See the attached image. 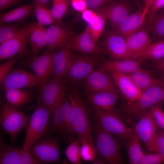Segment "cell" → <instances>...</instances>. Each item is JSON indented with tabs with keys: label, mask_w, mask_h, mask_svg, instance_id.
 Instances as JSON below:
<instances>
[{
	"label": "cell",
	"mask_w": 164,
	"mask_h": 164,
	"mask_svg": "<svg viewBox=\"0 0 164 164\" xmlns=\"http://www.w3.org/2000/svg\"><path fill=\"white\" fill-rule=\"evenodd\" d=\"M164 101L163 84L153 86L143 92L137 100L121 106L118 111L126 123L134 125L146 111L155 105Z\"/></svg>",
	"instance_id": "6da1fadb"
},
{
	"label": "cell",
	"mask_w": 164,
	"mask_h": 164,
	"mask_svg": "<svg viewBox=\"0 0 164 164\" xmlns=\"http://www.w3.org/2000/svg\"><path fill=\"white\" fill-rule=\"evenodd\" d=\"M71 104V118L74 131L81 142L93 143L92 128L88 111L80 95L76 91L67 94Z\"/></svg>",
	"instance_id": "7a4b0ae2"
},
{
	"label": "cell",
	"mask_w": 164,
	"mask_h": 164,
	"mask_svg": "<svg viewBox=\"0 0 164 164\" xmlns=\"http://www.w3.org/2000/svg\"><path fill=\"white\" fill-rule=\"evenodd\" d=\"M93 129L95 147L100 156L109 164L124 163L119 144L113 134L104 129L97 122Z\"/></svg>",
	"instance_id": "3957f363"
},
{
	"label": "cell",
	"mask_w": 164,
	"mask_h": 164,
	"mask_svg": "<svg viewBox=\"0 0 164 164\" xmlns=\"http://www.w3.org/2000/svg\"><path fill=\"white\" fill-rule=\"evenodd\" d=\"M92 113L97 123L105 130L116 135L122 142L126 143L132 135L133 130L116 112H108L94 107Z\"/></svg>",
	"instance_id": "277c9868"
},
{
	"label": "cell",
	"mask_w": 164,
	"mask_h": 164,
	"mask_svg": "<svg viewBox=\"0 0 164 164\" xmlns=\"http://www.w3.org/2000/svg\"><path fill=\"white\" fill-rule=\"evenodd\" d=\"M51 114L49 109L38 104L26 127L23 148L29 150L46 133Z\"/></svg>",
	"instance_id": "5b68a950"
},
{
	"label": "cell",
	"mask_w": 164,
	"mask_h": 164,
	"mask_svg": "<svg viewBox=\"0 0 164 164\" xmlns=\"http://www.w3.org/2000/svg\"><path fill=\"white\" fill-rule=\"evenodd\" d=\"M30 118L6 102H2L0 125L4 131L9 135L13 142H15L18 134L26 126Z\"/></svg>",
	"instance_id": "8992f818"
},
{
	"label": "cell",
	"mask_w": 164,
	"mask_h": 164,
	"mask_svg": "<svg viewBox=\"0 0 164 164\" xmlns=\"http://www.w3.org/2000/svg\"><path fill=\"white\" fill-rule=\"evenodd\" d=\"M32 23L25 24L12 37L0 44V61L17 55L29 54L27 43Z\"/></svg>",
	"instance_id": "52a82bcc"
},
{
	"label": "cell",
	"mask_w": 164,
	"mask_h": 164,
	"mask_svg": "<svg viewBox=\"0 0 164 164\" xmlns=\"http://www.w3.org/2000/svg\"><path fill=\"white\" fill-rule=\"evenodd\" d=\"M59 142L57 137H46L36 142L29 151L38 163L59 162Z\"/></svg>",
	"instance_id": "ba28073f"
},
{
	"label": "cell",
	"mask_w": 164,
	"mask_h": 164,
	"mask_svg": "<svg viewBox=\"0 0 164 164\" xmlns=\"http://www.w3.org/2000/svg\"><path fill=\"white\" fill-rule=\"evenodd\" d=\"M61 79L48 78L39 91L38 104L49 109L51 114L64 96L65 86Z\"/></svg>",
	"instance_id": "9c48e42d"
},
{
	"label": "cell",
	"mask_w": 164,
	"mask_h": 164,
	"mask_svg": "<svg viewBox=\"0 0 164 164\" xmlns=\"http://www.w3.org/2000/svg\"><path fill=\"white\" fill-rule=\"evenodd\" d=\"M98 63V59L95 56H72L66 77L73 82L85 80Z\"/></svg>",
	"instance_id": "30bf717a"
},
{
	"label": "cell",
	"mask_w": 164,
	"mask_h": 164,
	"mask_svg": "<svg viewBox=\"0 0 164 164\" xmlns=\"http://www.w3.org/2000/svg\"><path fill=\"white\" fill-rule=\"evenodd\" d=\"M55 51L46 50L39 56L30 58L27 62L29 67L39 81L38 88L39 91L44 83L52 74L53 59Z\"/></svg>",
	"instance_id": "8fae6325"
},
{
	"label": "cell",
	"mask_w": 164,
	"mask_h": 164,
	"mask_svg": "<svg viewBox=\"0 0 164 164\" xmlns=\"http://www.w3.org/2000/svg\"><path fill=\"white\" fill-rule=\"evenodd\" d=\"M103 44L107 52L114 59L138 58L131 51L125 39L114 31H108L106 32Z\"/></svg>",
	"instance_id": "7c38bea8"
},
{
	"label": "cell",
	"mask_w": 164,
	"mask_h": 164,
	"mask_svg": "<svg viewBox=\"0 0 164 164\" xmlns=\"http://www.w3.org/2000/svg\"><path fill=\"white\" fill-rule=\"evenodd\" d=\"M108 72L101 68L94 70L85 79L84 87L87 92H118L114 80Z\"/></svg>",
	"instance_id": "4fadbf2b"
},
{
	"label": "cell",
	"mask_w": 164,
	"mask_h": 164,
	"mask_svg": "<svg viewBox=\"0 0 164 164\" xmlns=\"http://www.w3.org/2000/svg\"><path fill=\"white\" fill-rule=\"evenodd\" d=\"M1 84L5 91L9 89L38 87L39 81L34 73L13 68L6 76Z\"/></svg>",
	"instance_id": "5bb4252c"
},
{
	"label": "cell",
	"mask_w": 164,
	"mask_h": 164,
	"mask_svg": "<svg viewBox=\"0 0 164 164\" xmlns=\"http://www.w3.org/2000/svg\"><path fill=\"white\" fill-rule=\"evenodd\" d=\"M157 128L155 121L149 110L141 116L134 127L133 131L149 151H150Z\"/></svg>",
	"instance_id": "9a60e30c"
},
{
	"label": "cell",
	"mask_w": 164,
	"mask_h": 164,
	"mask_svg": "<svg viewBox=\"0 0 164 164\" xmlns=\"http://www.w3.org/2000/svg\"><path fill=\"white\" fill-rule=\"evenodd\" d=\"M112 77L117 87L126 101L127 104L134 102L141 96L142 92L138 88L128 74L117 72L108 71Z\"/></svg>",
	"instance_id": "2e32d148"
},
{
	"label": "cell",
	"mask_w": 164,
	"mask_h": 164,
	"mask_svg": "<svg viewBox=\"0 0 164 164\" xmlns=\"http://www.w3.org/2000/svg\"><path fill=\"white\" fill-rule=\"evenodd\" d=\"M46 50H50L63 46L72 36L70 29L60 23L46 29Z\"/></svg>",
	"instance_id": "e0dca14e"
},
{
	"label": "cell",
	"mask_w": 164,
	"mask_h": 164,
	"mask_svg": "<svg viewBox=\"0 0 164 164\" xmlns=\"http://www.w3.org/2000/svg\"><path fill=\"white\" fill-rule=\"evenodd\" d=\"M71 49L86 55L101 54L103 50L97 45L87 25L82 33L72 37Z\"/></svg>",
	"instance_id": "ac0fdd59"
},
{
	"label": "cell",
	"mask_w": 164,
	"mask_h": 164,
	"mask_svg": "<svg viewBox=\"0 0 164 164\" xmlns=\"http://www.w3.org/2000/svg\"><path fill=\"white\" fill-rule=\"evenodd\" d=\"M97 11L104 14L114 30L131 14L128 5L123 1L112 2Z\"/></svg>",
	"instance_id": "d6986e66"
},
{
	"label": "cell",
	"mask_w": 164,
	"mask_h": 164,
	"mask_svg": "<svg viewBox=\"0 0 164 164\" xmlns=\"http://www.w3.org/2000/svg\"><path fill=\"white\" fill-rule=\"evenodd\" d=\"M72 38V36L53 56L52 74L54 77L62 79L66 77L72 56L71 52Z\"/></svg>",
	"instance_id": "ffe728a7"
},
{
	"label": "cell",
	"mask_w": 164,
	"mask_h": 164,
	"mask_svg": "<svg viewBox=\"0 0 164 164\" xmlns=\"http://www.w3.org/2000/svg\"><path fill=\"white\" fill-rule=\"evenodd\" d=\"M86 95L88 101L94 107L108 112H116L115 107L120 97L118 92H87Z\"/></svg>",
	"instance_id": "44dd1931"
},
{
	"label": "cell",
	"mask_w": 164,
	"mask_h": 164,
	"mask_svg": "<svg viewBox=\"0 0 164 164\" xmlns=\"http://www.w3.org/2000/svg\"><path fill=\"white\" fill-rule=\"evenodd\" d=\"M146 16L143 13V9H140L131 14L114 30V31L125 39L142 29Z\"/></svg>",
	"instance_id": "7402d4cb"
},
{
	"label": "cell",
	"mask_w": 164,
	"mask_h": 164,
	"mask_svg": "<svg viewBox=\"0 0 164 164\" xmlns=\"http://www.w3.org/2000/svg\"><path fill=\"white\" fill-rule=\"evenodd\" d=\"M149 32L146 27L142 28L125 39L131 51L138 58L143 57L145 52L152 43Z\"/></svg>",
	"instance_id": "603a6c76"
},
{
	"label": "cell",
	"mask_w": 164,
	"mask_h": 164,
	"mask_svg": "<svg viewBox=\"0 0 164 164\" xmlns=\"http://www.w3.org/2000/svg\"><path fill=\"white\" fill-rule=\"evenodd\" d=\"M141 68L139 61L136 59L107 60L104 61L100 68L107 71L130 74Z\"/></svg>",
	"instance_id": "cb8c5ba5"
},
{
	"label": "cell",
	"mask_w": 164,
	"mask_h": 164,
	"mask_svg": "<svg viewBox=\"0 0 164 164\" xmlns=\"http://www.w3.org/2000/svg\"><path fill=\"white\" fill-rule=\"evenodd\" d=\"M35 2L21 6L9 12L1 13L0 24L22 22L33 12Z\"/></svg>",
	"instance_id": "d4e9b609"
},
{
	"label": "cell",
	"mask_w": 164,
	"mask_h": 164,
	"mask_svg": "<svg viewBox=\"0 0 164 164\" xmlns=\"http://www.w3.org/2000/svg\"><path fill=\"white\" fill-rule=\"evenodd\" d=\"M4 91L6 103L18 110L27 103L32 96L30 90L23 88L9 89Z\"/></svg>",
	"instance_id": "484cf974"
},
{
	"label": "cell",
	"mask_w": 164,
	"mask_h": 164,
	"mask_svg": "<svg viewBox=\"0 0 164 164\" xmlns=\"http://www.w3.org/2000/svg\"><path fill=\"white\" fill-rule=\"evenodd\" d=\"M128 75L142 92L153 86L163 84L162 80L152 77L148 71L141 68Z\"/></svg>",
	"instance_id": "4316f807"
},
{
	"label": "cell",
	"mask_w": 164,
	"mask_h": 164,
	"mask_svg": "<svg viewBox=\"0 0 164 164\" xmlns=\"http://www.w3.org/2000/svg\"><path fill=\"white\" fill-rule=\"evenodd\" d=\"M63 115V132L62 136L65 141L71 142L75 140V134L72 126L71 104L68 96H64L62 100Z\"/></svg>",
	"instance_id": "83f0119b"
},
{
	"label": "cell",
	"mask_w": 164,
	"mask_h": 164,
	"mask_svg": "<svg viewBox=\"0 0 164 164\" xmlns=\"http://www.w3.org/2000/svg\"><path fill=\"white\" fill-rule=\"evenodd\" d=\"M140 140L133 131L131 136L126 142L129 164H139L145 154L142 149Z\"/></svg>",
	"instance_id": "f1b7e54d"
},
{
	"label": "cell",
	"mask_w": 164,
	"mask_h": 164,
	"mask_svg": "<svg viewBox=\"0 0 164 164\" xmlns=\"http://www.w3.org/2000/svg\"><path fill=\"white\" fill-rule=\"evenodd\" d=\"M0 164H20L18 149L9 146L0 138Z\"/></svg>",
	"instance_id": "f546056e"
},
{
	"label": "cell",
	"mask_w": 164,
	"mask_h": 164,
	"mask_svg": "<svg viewBox=\"0 0 164 164\" xmlns=\"http://www.w3.org/2000/svg\"><path fill=\"white\" fill-rule=\"evenodd\" d=\"M62 100L56 105L51 114L52 121L50 124H48L46 133L54 132L63 135V115Z\"/></svg>",
	"instance_id": "4dcf8cb0"
},
{
	"label": "cell",
	"mask_w": 164,
	"mask_h": 164,
	"mask_svg": "<svg viewBox=\"0 0 164 164\" xmlns=\"http://www.w3.org/2000/svg\"><path fill=\"white\" fill-rule=\"evenodd\" d=\"M153 40L156 41L164 39V9L159 11L154 17L150 26Z\"/></svg>",
	"instance_id": "1f68e13d"
},
{
	"label": "cell",
	"mask_w": 164,
	"mask_h": 164,
	"mask_svg": "<svg viewBox=\"0 0 164 164\" xmlns=\"http://www.w3.org/2000/svg\"><path fill=\"white\" fill-rule=\"evenodd\" d=\"M143 57L155 63L164 58V39L152 43L144 53Z\"/></svg>",
	"instance_id": "d6a6232c"
},
{
	"label": "cell",
	"mask_w": 164,
	"mask_h": 164,
	"mask_svg": "<svg viewBox=\"0 0 164 164\" xmlns=\"http://www.w3.org/2000/svg\"><path fill=\"white\" fill-rule=\"evenodd\" d=\"M33 12L38 23L40 25L51 26L54 22L50 10L46 7L35 2Z\"/></svg>",
	"instance_id": "836d02e7"
},
{
	"label": "cell",
	"mask_w": 164,
	"mask_h": 164,
	"mask_svg": "<svg viewBox=\"0 0 164 164\" xmlns=\"http://www.w3.org/2000/svg\"><path fill=\"white\" fill-rule=\"evenodd\" d=\"M97 16L91 22L87 24L91 30L93 36L97 43L104 29L107 19L103 13L97 11Z\"/></svg>",
	"instance_id": "e575fe53"
},
{
	"label": "cell",
	"mask_w": 164,
	"mask_h": 164,
	"mask_svg": "<svg viewBox=\"0 0 164 164\" xmlns=\"http://www.w3.org/2000/svg\"><path fill=\"white\" fill-rule=\"evenodd\" d=\"M52 5L50 10L54 22L60 23L68 8L69 1L52 0Z\"/></svg>",
	"instance_id": "d590c367"
},
{
	"label": "cell",
	"mask_w": 164,
	"mask_h": 164,
	"mask_svg": "<svg viewBox=\"0 0 164 164\" xmlns=\"http://www.w3.org/2000/svg\"><path fill=\"white\" fill-rule=\"evenodd\" d=\"M78 138L71 142L65 150L66 155L69 161L73 164L81 163L80 148Z\"/></svg>",
	"instance_id": "8d00e7d4"
},
{
	"label": "cell",
	"mask_w": 164,
	"mask_h": 164,
	"mask_svg": "<svg viewBox=\"0 0 164 164\" xmlns=\"http://www.w3.org/2000/svg\"><path fill=\"white\" fill-rule=\"evenodd\" d=\"M22 22L14 23L0 24V44L9 39L14 36L21 28Z\"/></svg>",
	"instance_id": "74e56055"
},
{
	"label": "cell",
	"mask_w": 164,
	"mask_h": 164,
	"mask_svg": "<svg viewBox=\"0 0 164 164\" xmlns=\"http://www.w3.org/2000/svg\"><path fill=\"white\" fill-rule=\"evenodd\" d=\"M80 154L81 159L86 161L93 162L97 156V149L93 143L88 142H81Z\"/></svg>",
	"instance_id": "f35d334b"
},
{
	"label": "cell",
	"mask_w": 164,
	"mask_h": 164,
	"mask_svg": "<svg viewBox=\"0 0 164 164\" xmlns=\"http://www.w3.org/2000/svg\"><path fill=\"white\" fill-rule=\"evenodd\" d=\"M161 104L155 105L149 110L154 118L157 128L164 130V112L162 109Z\"/></svg>",
	"instance_id": "ab89813d"
},
{
	"label": "cell",
	"mask_w": 164,
	"mask_h": 164,
	"mask_svg": "<svg viewBox=\"0 0 164 164\" xmlns=\"http://www.w3.org/2000/svg\"><path fill=\"white\" fill-rule=\"evenodd\" d=\"M164 9V0H155L150 7L148 14L145 27L149 31L152 21L156 13Z\"/></svg>",
	"instance_id": "60d3db41"
},
{
	"label": "cell",
	"mask_w": 164,
	"mask_h": 164,
	"mask_svg": "<svg viewBox=\"0 0 164 164\" xmlns=\"http://www.w3.org/2000/svg\"><path fill=\"white\" fill-rule=\"evenodd\" d=\"M19 58V55L12 57L0 64V82L1 83L7 74L13 68V67Z\"/></svg>",
	"instance_id": "b9f144b4"
},
{
	"label": "cell",
	"mask_w": 164,
	"mask_h": 164,
	"mask_svg": "<svg viewBox=\"0 0 164 164\" xmlns=\"http://www.w3.org/2000/svg\"><path fill=\"white\" fill-rule=\"evenodd\" d=\"M42 26L38 22H33L28 38V42L31 50L33 48L39 38Z\"/></svg>",
	"instance_id": "7bdbcfd3"
},
{
	"label": "cell",
	"mask_w": 164,
	"mask_h": 164,
	"mask_svg": "<svg viewBox=\"0 0 164 164\" xmlns=\"http://www.w3.org/2000/svg\"><path fill=\"white\" fill-rule=\"evenodd\" d=\"M150 151L158 153L164 158V139L158 131L152 142Z\"/></svg>",
	"instance_id": "ee69618b"
},
{
	"label": "cell",
	"mask_w": 164,
	"mask_h": 164,
	"mask_svg": "<svg viewBox=\"0 0 164 164\" xmlns=\"http://www.w3.org/2000/svg\"><path fill=\"white\" fill-rule=\"evenodd\" d=\"M164 162V158L158 153L155 152L145 153L139 164H160Z\"/></svg>",
	"instance_id": "f6af8a7d"
},
{
	"label": "cell",
	"mask_w": 164,
	"mask_h": 164,
	"mask_svg": "<svg viewBox=\"0 0 164 164\" xmlns=\"http://www.w3.org/2000/svg\"><path fill=\"white\" fill-rule=\"evenodd\" d=\"M46 29L42 26L41 29L39 38L33 48L31 50L32 53L37 55L46 44Z\"/></svg>",
	"instance_id": "bcb514c9"
},
{
	"label": "cell",
	"mask_w": 164,
	"mask_h": 164,
	"mask_svg": "<svg viewBox=\"0 0 164 164\" xmlns=\"http://www.w3.org/2000/svg\"><path fill=\"white\" fill-rule=\"evenodd\" d=\"M20 164H39L29 150L18 149Z\"/></svg>",
	"instance_id": "7dc6e473"
},
{
	"label": "cell",
	"mask_w": 164,
	"mask_h": 164,
	"mask_svg": "<svg viewBox=\"0 0 164 164\" xmlns=\"http://www.w3.org/2000/svg\"><path fill=\"white\" fill-rule=\"evenodd\" d=\"M114 0H85L87 8L93 10H98L111 3Z\"/></svg>",
	"instance_id": "c3c4849f"
},
{
	"label": "cell",
	"mask_w": 164,
	"mask_h": 164,
	"mask_svg": "<svg viewBox=\"0 0 164 164\" xmlns=\"http://www.w3.org/2000/svg\"><path fill=\"white\" fill-rule=\"evenodd\" d=\"M71 4L74 9L81 13L87 8L85 0H71Z\"/></svg>",
	"instance_id": "681fc988"
},
{
	"label": "cell",
	"mask_w": 164,
	"mask_h": 164,
	"mask_svg": "<svg viewBox=\"0 0 164 164\" xmlns=\"http://www.w3.org/2000/svg\"><path fill=\"white\" fill-rule=\"evenodd\" d=\"M97 13L91 9H87L82 13V19L87 24L91 22L97 16Z\"/></svg>",
	"instance_id": "f907efd6"
},
{
	"label": "cell",
	"mask_w": 164,
	"mask_h": 164,
	"mask_svg": "<svg viewBox=\"0 0 164 164\" xmlns=\"http://www.w3.org/2000/svg\"><path fill=\"white\" fill-rule=\"evenodd\" d=\"M22 0H0L1 12L19 3Z\"/></svg>",
	"instance_id": "816d5d0a"
},
{
	"label": "cell",
	"mask_w": 164,
	"mask_h": 164,
	"mask_svg": "<svg viewBox=\"0 0 164 164\" xmlns=\"http://www.w3.org/2000/svg\"><path fill=\"white\" fill-rule=\"evenodd\" d=\"M155 67L159 72L164 75V58L155 63Z\"/></svg>",
	"instance_id": "f5cc1de1"
},
{
	"label": "cell",
	"mask_w": 164,
	"mask_h": 164,
	"mask_svg": "<svg viewBox=\"0 0 164 164\" xmlns=\"http://www.w3.org/2000/svg\"><path fill=\"white\" fill-rule=\"evenodd\" d=\"M144 5L143 8V13L146 15L153 3V0H144Z\"/></svg>",
	"instance_id": "db71d44e"
},
{
	"label": "cell",
	"mask_w": 164,
	"mask_h": 164,
	"mask_svg": "<svg viewBox=\"0 0 164 164\" xmlns=\"http://www.w3.org/2000/svg\"><path fill=\"white\" fill-rule=\"evenodd\" d=\"M94 164H104L107 163V162L103 158L100 156L97 159H95L93 162Z\"/></svg>",
	"instance_id": "11a10c76"
},
{
	"label": "cell",
	"mask_w": 164,
	"mask_h": 164,
	"mask_svg": "<svg viewBox=\"0 0 164 164\" xmlns=\"http://www.w3.org/2000/svg\"><path fill=\"white\" fill-rule=\"evenodd\" d=\"M49 0H35L34 1L37 3L43 5L45 7L48 4Z\"/></svg>",
	"instance_id": "9f6ffc18"
},
{
	"label": "cell",
	"mask_w": 164,
	"mask_h": 164,
	"mask_svg": "<svg viewBox=\"0 0 164 164\" xmlns=\"http://www.w3.org/2000/svg\"><path fill=\"white\" fill-rule=\"evenodd\" d=\"M158 131L164 139V130H160Z\"/></svg>",
	"instance_id": "6f0895ef"
},
{
	"label": "cell",
	"mask_w": 164,
	"mask_h": 164,
	"mask_svg": "<svg viewBox=\"0 0 164 164\" xmlns=\"http://www.w3.org/2000/svg\"><path fill=\"white\" fill-rule=\"evenodd\" d=\"M162 82H163V84L164 86V79L163 80H162Z\"/></svg>",
	"instance_id": "680465c9"
},
{
	"label": "cell",
	"mask_w": 164,
	"mask_h": 164,
	"mask_svg": "<svg viewBox=\"0 0 164 164\" xmlns=\"http://www.w3.org/2000/svg\"><path fill=\"white\" fill-rule=\"evenodd\" d=\"M155 0H153V2L155 1Z\"/></svg>",
	"instance_id": "91938a15"
},
{
	"label": "cell",
	"mask_w": 164,
	"mask_h": 164,
	"mask_svg": "<svg viewBox=\"0 0 164 164\" xmlns=\"http://www.w3.org/2000/svg\"><path fill=\"white\" fill-rule=\"evenodd\" d=\"M69 0V1H70V0Z\"/></svg>",
	"instance_id": "94428289"
}]
</instances>
